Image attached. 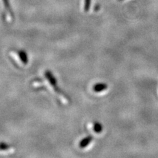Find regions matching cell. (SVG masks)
Listing matches in <instances>:
<instances>
[{"instance_id": "3957f363", "label": "cell", "mask_w": 158, "mask_h": 158, "mask_svg": "<svg viewBox=\"0 0 158 158\" xmlns=\"http://www.w3.org/2000/svg\"><path fill=\"white\" fill-rule=\"evenodd\" d=\"M107 88V86L106 84L104 83H98L97 85H96L93 88L94 91H95L96 92H100L103 90H105Z\"/></svg>"}, {"instance_id": "8992f818", "label": "cell", "mask_w": 158, "mask_h": 158, "mask_svg": "<svg viewBox=\"0 0 158 158\" xmlns=\"http://www.w3.org/2000/svg\"><path fill=\"white\" fill-rule=\"evenodd\" d=\"M9 148V146L5 142H0V150L5 151L7 150Z\"/></svg>"}, {"instance_id": "7a4b0ae2", "label": "cell", "mask_w": 158, "mask_h": 158, "mask_svg": "<svg viewBox=\"0 0 158 158\" xmlns=\"http://www.w3.org/2000/svg\"><path fill=\"white\" fill-rule=\"evenodd\" d=\"M18 54L20 59L21 61L24 63V64H27L28 62V55L27 53L23 51V50H20L18 52Z\"/></svg>"}, {"instance_id": "5b68a950", "label": "cell", "mask_w": 158, "mask_h": 158, "mask_svg": "<svg viewBox=\"0 0 158 158\" xmlns=\"http://www.w3.org/2000/svg\"><path fill=\"white\" fill-rule=\"evenodd\" d=\"M94 130L97 133H100L102 131V126L101 124L98 123H96L94 125Z\"/></svg>"}, {"instance_id": "ba28073f", "label": "cell", "mask_w": 158, "mask_h": 158, "mask_svg": "<svg viewBox=\"0 0 158 158\" xmlns=\"http://www.w3.org/2000/svg\"><path fill=\"white\" fill-rule=\"evenodd\" d=\"M3 2H4V3H5V5H6V7L9 9V5L8 0H3Z\"/></svg>"}, {"instance_id": "52a82bcc", "label": "cell", "mask_w": 158, "mask_h": 158, "mask_svg": "<svg viewBox=\"0 0 158 158\" xmlns=\"http://www.w3.org/2000/svg\"><path fill=\"white\" fill-rule=\"evenodd\" d=\"M85 9L86 11H88L90 7L91 0H85Z\"/></svg>"}, {"instance_id": "277c9868", "label": "cell", "mask_w": 158, "mask_h": 158, "mask_svg": "<svg viewBox=\"0 0 158 158\" xmlns=\"http://www.w3.org/2000/svg\"><path fill=\"white\" fill-rule=\"evenodd\" d=\"M92 140V136H87L86 138L82 139L80 142V147L81 148H86Z\"/></svg>"}, {"instance_id": "6da1fadb", "label": "cell", "mask_w": 158, "mask_h": 158, "mask_svg": "<svg viewBox=\"0 0 158 158\" xmlns=\"http://www.w3.org/2000/svg\"><path fill=\"white\" fill-rule=\"evenodd\" d=\"M45 77L46 78H47V80L49 81V84L50 85L54 87V88H55V90L56 92H58L59 90H57V89H59L57 86V81H56V78H55V77H54L53 75V74L52 73V72H50L49 71H46L45 72Z\"/></svg>"}]
</instances>
